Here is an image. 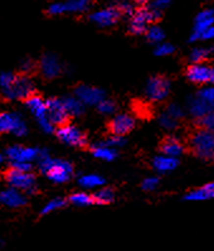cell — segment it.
Here are the masks:
<instances>
[{
	"label": "cell",
	"instance_id": "cell-1",
	"mask_svg": "<svg viewBox=\"0 0 214 251\" xmlns=\"http://www.w3.org/2000/svg\"><path fill=\"white\" fill-rule=\"evenodd\" d=\"M37 166H38L41 173L47 176V178L52 183L65 184L73 177L74 169L72 163H70L68 160L52 158L49 151L44 148L39 149Z\"/></svg>",
	"mask_w": 214,
	"mask_h": 251
},
{
	"label": "cell",
	"instance_id": "cell-2",
	"mask_svg": "<svg viewBox=\"0 0 214 251\" xmlns=\"http://www.w3.org/2000/svg\"><path fill=\"white\" fill-rule=\"evenodd\" d=\"M162 17L163 13L153 9L151 6H139L130 17L127 30L132 36H143L149 28V25L155 24L156 22L162 19Z\"/></svg>",
	"mask_w": 214,
	"mask_h": 251
},
{
	"label": "cell",
	"instance_id": "cell-3",
	"mask_svg": "<svg viewBox=\"0 0 214 251\" xmlns=\"http://www.w3.org/2000/svg\"><path fill=\"white\" fill-rule=\"evenodd\" d=\"M193 153L199 159L211 160L214 157V134L213 131L200 130L195 131L189 140Z\"/></svg>",
	"mask_w": 214,
	"mask_h": 251
},
{
	"label": "cell",
	"instance_id": "cell-4",
	"mask_svg": "<svg viewBox=\"0 0 214 251\" xmlns=\"http://www.w3.org/2000/svg\"><path fill=\"white\" fill-rule=\"evenodd\" d=\"M34 94L35 83L29 75H15L10 87L3 91V96L9 101L26 100Z\"/></svg>",
	"mask_w": 214,
	"mask_h": 251
},
{
	"label": "cell",
	"instance_id": "cell-5",
	"mask_svg": "<svg viewBox=\"0 0 214 251\" xmlns=\"http://www.w3.org/2000/svg\"><path fill=\"white\" fill-rule=\"evenodd\" d=\"M5 180L9 187L18 189L23 192L25 196H33L37 193V178L30 173H23V172H18L15 169H9L5 173Z\"/></svg>",
	"mask_w": 214,
	"mask_h": 251
},
{
	"label": "cell",
	"instance_id": "cell-6",
	"mask_svg": "<svg viewBox=\"0 0 214 251\" xmlns=\"http://www.w3.org/2000/svg\"><path fill=\"white\" fill-rule=\"evenodd\" d=\"M8 133L18 138H23L28 134V125L19 112H0V135Z\"/></svg>",
	"mask_w": 214,
	"mask_h": 251
},
{
	"label": "cell",
	"instance_id": "cell-7",
	"mask_svg": "<svg viewBox=\"0 0 214 251\" xmlns=\"http://www.w3.org/2000/svg\"><path fill=\"white\" fill-rule=\"evenodd\" d=\"M171 82L165 76L150 77L145 85V96L151 102H162L170 95Z\"/></svg>",
	"mask_w": 214,
	"mask_h": 251
},
{
	"label": "cell",
	"instance_id": "cell-8",
	"mask_svg": "<svg viewBox=\"0 0 214 251\" xmlns=\"http://www.w3.org/2000/svg\"><path fill=\"white\" fill-rule=\"evenodd\" d=\"M92 5H94V0H62V1H54L48 6V14L63 15L87 13L91 10Z\"/></svg>",
	"mask_w": 214,
	"mask_h": 251
},
{
	"label": "cell",
	"instance_id": "cell-9",
	"mask_svg": "<svg viewBox=\"0 0 214 251\" xmlns=\"http://www.w3.org/2000/svg\"><path fill=\"white\" fill-rule=\"evenodd\" d=\"M56 135L59 142L73 148H85L87 145V136L79 127L73 124H65L56 129Z\"/></svg>",
	"mask_w": 214,
	"mask_h": 251
},
{
	"label": "cell",
	"instance_id": "cell-10",
	"mask_svg": "<svg viewBox=\"0 0 214 251\" xmlns=\"http://www.w3.org/2000/svg\"><path fill=\"white\" fill-rule=\"evenodd\" d=\"M214 23V10L213 8H206L200 10L194 19V25L189 34V42L190 43H197V42L203 41L204 33L213 27Z\"/></svg>",
	"mask_w": 214,
	"mask_h": 251
},
{
	"label": "cell",
	"instance_id": "cell-11",
	"mask_svg": "<svg viewBox=\"0 0 214 251\" xmlns=\"http://www.w3.org/2000/svg\"><path fill=\"white\" fill-rule=\"evenodd\" d=\"M39 149L35 147H24L13 144L5 149V157L10 163H34L39 155Z\"/></svg>",
	"mask_w": 214,
	"mask_h": 251
},
{
	"label": "cell",
	"instance_id": "cell-12",
	"mask_svg": "<svg viewBox=\"0 0 214 251\" xmlns=\"http://www.w3.org/2000/svg\"><path fill=\"white\" fill-rule=\"evenodd\" d=\"M90 22L98 28L114 27L122 19V15L115 9L114 6L107 5L105 8L97 9L90 14Z\"/></svg>",
	"mask_w": 214,
	"mask_h": 251
},
{
	"label": "cell",
	"instance_id": "cell-13",
	"mask_svg": "<svg viewBox=\"0 0 214 251\" xmlns=\"http://www.w3.org/2000/svg\"><path fill=\"white\" fill-rule=\"evenodd\" d=\"M185 76L197 85H212L214 82V68L207 63H195L187 68Z\"/></svg>",
	"mask_w": 214,
	"mask_h": 251
},
{
	"label": "cell",
	"instance_id": "cell-14",
	"mask_svg": "<svg viewBox=\"0 0 214 251\" xmlns=\"http://www.w3.org/2000/svg\"><path fill=\"white\" fill-rule=\"evenodd\" d=\"M74 98L78 99L85 106H97L106 99V92L96 86L79 85L74 90Z\"/></svg>",
	"mask_w": 214,
	"mask_h": 251
},
{
	"label": "cell",
	"instance_id": "cell-15",
	"mask_svg": "<svg viewBox=\"0 0 214 251\" xmlns=\"http://www.w3.org/2000/svg\"><path fill=\"white\" fill-rule=\"evenodd\" d=\"M39 71L47 80H53L65 71V66L54 53H44L39 59Z\"/></svg>",
	"mask_w": 214,
	"mask_h": 251
},
{
	"label": "cell",
	"instance_id": "cell-16",
	"mask_svg": "<svg viewBox=\"0 0 214 251\" xmlns=\"http://www.w3.org/2000/svg\"><path fill=\"white\" fill-rule=\"evenodd\" d=\"M135 125L136 121L134 116L127 114V112H121V114H118L112 118L109 124V129L112 135L125 136L134 130Z\"/></svg>",
	"mask_w": 214,
	"mask_h": 251
},
{
	"label": "cell",
	"instance_id": "cell-17",
	"mask_svg": "<svg viewBox=\"0 0 214 251\" xmlns=\"http://www.w3.org/2000/svg\"><path fill=\"white\" fill-rule=\"evenodd\" d=\"M46 107H47V118L54 126L67 124L70 116L63 107L61 98H50L46 100Z\"/></svg>",
	"mask_w": 214,
	"mask_h": 251
},
{
	"label": "cell",
	"instance_id": "cell-18",
	"mask_svg": "<svg viewBox=\"0 0 214 251\" xmlns=\"http://www.w3.org/2000/svg\"><path fill=\"white\" fill-rule=\"evenodd\" d=\"M28 202L26 196L18 189L8 187V188L0 191V204L8 207V208H21Z\"/></svg>",
	"mask_w": 214,
	"mask_h": 251
},
{
	"label": "cell",
	"instance_id": "cell-19",
	"mask_svg": "<svg viewBox=\"0 0 214 251\" xmlns=\"http://www.w3.org/2000/svg\"><path fill=\"white\" fill-rule=\"evenodd\" d=\"M213 105H209L208 102H206L204 100H202L200 98H198L197 95H190L187 99V109H188L189 115L193 116L194 119H200L203 118L207 114H211L213 112Z\"/></svg>",
	"mask_w": 214,
	"mask_h": 251
},
{
	"label": "cell",
	"instance_id": "cell-20",
	"mask_svg": "<svg viewBox=\"0 0 214 251\" xmlns=\"http://www.w3.org/2000/svg\"><path fill=\"white\" fill-rule=\"evenodd\" d=\"M160 151H162L163 155L179 159L185 151L184 143L179 138H176V136H167V138L164 139V142L162 143Z\"/></svg>",
	"mask_w": 214,
	"mask_h": 251
},
{
	"label": "cell",
	"instance_id": "cell-21",
	"mask_svg": "<svg viewBox=\"0 0 214 251\" xmlns=\"http://www.w3.org/2000/svg\"><path fill=\"white\" fill-rule=\"evenodd\" d=\"M25 101L26 109L29 110V112L34 116L37 120L43 116H47V107H46V101L43 98H41L39 95L34 94L30 98H28Z\"/></svg>",
	"mask_w": 214,
	"mask_h": 251
},
{
	"label": "cell",
	"instance_id": "cell-22",
	"mask_svg": "<svg viewBox=\"0 0 214 251\" xmlns=\"http://www.w3.org/2000/svg\"><path fill=\"white\" fill-rule=\"evenodd\" d=\"M178 166H179V159L166 157V155H163V154L162 155H156L153 159V168L160 175L169 173V172L178 168Z\"/></svg>",
	"mask_w": 214,
	"mask_h": 251
},
{
	"label": "cell",
	"instance_id": "cell-23",
	"mask_svg": "<svg viewBox=\"0 0 214 251\" xmlns=\"http://www.w3.org/2000/svg\"><path fill=\"white\" fill-rule=\"evenodd\" d=\"M92 155L97 159L103 160V162H112L118 158L119 153L116 149H112L110 147H106L102 142L94 143L91 145Z\"/></svg>",
	"mask_w": 214,
	"mask_h": 251
},
{
	"label": "cell",
	"instance_id": "cell-24",
	"mask_svg": "<svg viewBox=\"0 0 214 251\" xmlns=\"http://www.w3.org/2000/svg\"><path fill=\"white\" fill-rule=\"evenodd\" d=\"M61 100L68 116L79 118V116H82L86 112L85 105L78 99L74 98V96H65V98H61Z\"/></svg>",
	"mask_w": 214,
	"mask_h": 251
},
{
	"label": "cell",
	"instance_id": "cell-25",
	"mask_svg": "<svg viewBox=\"0 0 214 251\" xmlns=\"http://www.w3.org/2000/svg\"><path fill=\"white\" fill-rule=\"evenodd\" d=\"M214 196V184L208 183L206 186L200 187V188L194 189V191H190L187 195L184 196L185 201H191V202H197V201H206V200H211Z\"/></svg>",
	"mask_w": 214,
	"mask_h": 251
},
{
	"label": "cell",
	"instance_id": "cell-26",
	"mask_svg": "<svg viewBox=\"0 0 214 251\" xmlns=\"http://www.w3.org/2000/svg\"><path fill=\"white\" fill-rule=\"evenodd\" d=\"M78 186L83 189H96L105 184V178L96 173L83 175L78 178Z\"/></svg>",
	"mask_w": 214,
	"mask_h": 251
},
{
	"label": "cell",
	"instance_id": "cell-27",
	"mask_svg": "<svg viewBox=\"0 0 214 251\" xmlns=\"http://www.w3.org/2000/svg\"><path fill=\"white\" fill-rule=\"evenodd\" d=\"M213 54V47H194L189 53V61L191 65L204 63Z\"/></svg>",
	"mask_w": 214,
	"mask_h": 251
},
{
	"label": "cell",
	"instance_id": "cell-28",
	"mask_svg": "<svg viewBox=\"0 0 214 251\" xmlns=\"http://www.w3.org/2000/svg\"><path fill=\"white\" fill-rule=\"evenodd\" d=\"M144 36L149 43L156 46L159 45V43L164 42L165 32L160 25H158V24H151V25H149L146 32L144 33Z\"/></svg>",
	"mask_w": 214,
	"mask_h": 251
},
{
	"label": "cell",
	"instance_id": "cell-29",
	"mask_svg": "<svg viewBox=\"0 0 214 251\" xmlns=\"http://www.w3.org/2000/svg\"><path fill=\"white\" fill-rule=\"evenodd\" d=\"M109 5L114 6L115 9L118 10L123 17H131L132 13L135 12L136 6L132 3V0H111Z\"/></svg>",
	"mask_w": 214,
	"mask_h": 251
},
{
	"label": "cell",
	"instance_id": "cell-30",
	"mask_svg": "<svg viewBox=\"0 0 214 251\" xmlns=\"http://www.w3.org/2000/svg\"><path fill=\"white\" fill-rule=\"evenodd\" d=\"M94 202L96 204H110L115 201V192L111 188H100L92 195Z\"/></svg>",
	"mask_w": 214,
	"mask_h": 251
},
{
	"label": "cell",
	"instance_id": "cell-31",
	"mask_svg": "<svg viewBox=\"0 0 214 251\" xmlns=\"http://www.w3.org/2000/svg\"><path fill=\"white\" fill-rule=\"evenodd\" d=\"M70 202L77 207H88L95 203L92 195L87 192H76L70 196Z\"/></svg>",
	"mask_w": 214,
	"mask_h": 251
},
{
	"label": "cell",
	"instance_id": "cell-32",
	"mask_svg": "<svg viewBox=\"0 0 214 251\" xmlns=\"http://www.w3.org/2000/svg\"><path fill=\"white\" fill-rule=\"evenodd\" d=\"M67 204V201H66L65 198H61V197H56L50 200L49 202L44 204L43 208L41 210V215H49L52 212H56V211L61 210L63 207H66Z\"/></svg>",
	"mask_w": 214,
	"mask_h": 251
},
{
	"label": "cell",
	"instance_id": "cell-33",
	"mask_svg": "<svg viewBox=\"0 0 214 251\" xmlns=\"http://www.w3.org/2000/svg\"><path fill=\"white\" fill-rule=\"evenodd\" d=\"M97 111L105 116L114 115L115 112L118 111V103L115 102L114 100H110V99H103V100L97 105Z\"/></svg>",
	"mask_w": 214,
	"mask_h": 251
},
{
	"label": "cell",
	"instance_id": "cell-34",
	"mask_svg": "<svg viewBox=\"0 0 214 251\" xmlns=\"http://www.w3.org/2000/svg\"><path fill=\"white\" fill-rule=\"evenodd\" d=\"M158 121H159V125L163 127V129H165V130L167 131H173L175 130L176 127L179 126V121L174 120V119H171L170 116L166 115L164 111L159 115L158 118Z\"/></svg>",
	"mask_w": 214,
	"mask_h": 251
},
{
	"label": "cell",
	"instance_id": "cell-35",
	"mask_svg": "<svg viewBox=\"0 0 214 251\" xmlns=\"http://www.w3.org/2000/svg\"><path fill=\"white\" fill-rule=\"evenodd\" d=\"M164 112L176 121H180L185 115L184 109L180 105H178V103H169L164 109Z\"/></svg>",
	"mask_w": 214,
	"mask_h": 251
},
{
	"label": "cell",
	"instance_id": "cell-36",
	"mask_svg": "<svg viewBox=\"0 0 214 251\" xmlns=\"http://www.w3.org/2000/svg\"><path fill=\"white\" fill-rule=\"evenodd\" d=\"M174 52H175V47H174L171 43H169V42H162V43H159V45H156L155 50H154V54L158 57L170 56Z\"/></svg>",
	"mask_w": 214,
	"mask_h": 251
},
{
	"label": "cell",
	"instance_id": "cell-37",
	"mask_svg": "<svg viewBox=\"0 0 214 251\" xmlns=\"http://www.w3.org/2000/svg\"><path fill=\"white\" fill-rule=\"evenodd\" d=\"M102 143L106 145V147H110V148L116 149V151H118L119 148H122L123 145L126 144V139H125V136L111 135L109 136L107 139L102 140Z\"/></svg>",
	"mask_w": 214,
	"mask_h": 251
},
{
	"label": "cell",
	"instance_id": "cell-38",
	"mask_svg": "<svg viewBox=\"0 0 214 251\" xmlns=\"http://www.w3.org/2000/svg\"><path fill=\"white\" fill-rule=\"evenodd\" d=\"M198 98H200L202 100H204L206 102H208L209 105H213L214 106V89L213 86H206L200 89L199 91L195 94Z\"/></svg>",
	"mask_w": 214,
	"mask_h": 251
},
{
	"label": "cell",
	"instance_id": "cell-39",
	"mask_svg": "<svg viewBox=\"0 0 214 251\" xmlns=\"http://www.w3.org/2000/svg\"><path fill=\"white\" fill-rule=\"evenodd\" d=\"M15 75L13 72H0V90L1 92L8 90L14 81Z\"/></svg>",
	"mask_w": 214,
	"mask_h": 251
},
{
	"label": "cell",
	"instance_id": "cell-40",
	"mask_svg": "<svg viewBox=\"0 0 214 251\" xmlns=\"http://www.w3.org/2000/svg\"><path fill=\"white\" fill-rule=\"evenodd\" d=\"M197 121L202 129H204V130L213 131V129H214V114L213 112H211V114H207V115H204L203 118L198 119Z\"/></svg>",
	"mask_w": 214,
	"mask_h": 251
},
{
	"label": "cell",
	"instance_id": "cell-41",
	"mask_svg": "<svg viewBox=\"0 0 214 251\" xmlns=\"http://www.w3.org/2000/svg\"><path fill=\"white\" fill-rule=\"evenodd\" d=\"M160 184V179L158 177H147L143 180L141 183V188L146 191V192H153Z\"/></svg>",
	"mask_w": 214,
	"mask_h": 251
},
{
	"label": "cell",
	"instance_id": "cell-42",
	"mask_svg": "<svg viewBox=\"0 0 214 251\" xmlns=\"http://www.w3.org/2000/svg\"><path fill=\"white\" fill-rule=\"evenodd\" d=\"M38 125L39 127H41V130L43 131V133L46 134H54L56 133V126L52 124L49 121V119L47 118V116H43V118L38 119Z\"/></svg>",
	"mask_w": 214,
	"mask_h": 251
},
{
	"label": "cell",
	"instance_id": "cell-43",
	"mask_svg": "<svg viewBox=\"0 0 214 251\" xmlns=\"http://www.w3.org/2000/svg\"><path fill=\"white\" fill-rule=\"evenodd\" d=\"M19 68H21L22 75H29L34 71L35 68V62L32 58L26 57V58L22 59L21 65H19Z\"/></svg>",
	"mask_w": 214,
	"mask_h": 251
},
{
	"label": "cell",
	"instance_id": "cell-44",
	"mask_svg": "<svg viewBox=\"0 0 214 251\" xmlns=\"http://www.w3.org/2000/svg\"><path fill=\"white\" fill-rule=\"evenodd\" d=\"M171 1H173V0H151L149 4H146V5L151 6L153 9H156L159 10V12L164 13V10L170 6Z\"/></svg>",
	"mask_w": 214,
	"mask_h": 251
},
{
	"label": "cell",
	"instance_id": "cell-45",
	"mask_svg": "<svg viewBox=\"0 0 214 251\" xmlns=\"http://www.w3.org/2000/svg\"><path fill=\"white\" fill-rule=\"evenodd\" d=\"M10 168L23 173H30L33 171L32 163H10Z\"/></svg>",
	"mask_w": 214,
	"mask_h": 251
},
{
	"label": "cell",
	"instance_id": "cell-46",
	"mask_svg": "<svg viewBox=\"0 0 214 251\" xmlns=\"http://www.w3.org/2000/svg\"><path fill=\"white\" fill-rule=\"evenodd\" d=\"M151 0H132V3L135 4V6H144L146 5V4H149Z\"/></svg>",
	"mask_w": 214,
	"mask_h": 251
},
{
	"label": "cell",
	"instance_id": "cell-47",
	"mask_svg": "<svg viewBox=\"0 0 214 251\" xmlns=\"http://www.w3.org/2000/svg\"><path fill=\"white\" fill-rule=\"evenodd\" d=\"M3 163H4V154L0 151V166H1Z\"/></svg>",
	"mask_w": 214,
	"mask_h": 251
},
{
	"label": "cell",
	"instance_id": "cell-48",
	"mask_svg": "<svg viewBox=\"0 0 214 251\" xmlns=\"http://www.w3.org/2000/svg\"><path fill=\"white\" fill-rule=\"evenodd\" d=\"M204 1H207V3H208V1H212V0H204Z\"/></svg>",
	"mask_w": 214,
	"mask_h": 251
},
{
	"label": "cell",
	"instance_id": "cell-49",
	"mask_svg": "<svg viewBox=\"0 0 214 251\" xmlns=\"http://www.w3.org/2000/svg\"><path fill=\"white\" fill-rule=\"evenodd\" d=\"M0 246H1V240H0Z\"/></svg>",
	"mask_w": 214,
	"mask_h": 251
}]
</instances>
